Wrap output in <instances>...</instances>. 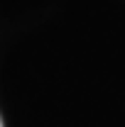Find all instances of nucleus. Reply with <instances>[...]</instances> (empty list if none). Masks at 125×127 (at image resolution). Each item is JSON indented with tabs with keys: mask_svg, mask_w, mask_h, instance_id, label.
Instances as JSON below:
<instances>
[{
	"mask_svg": "<svg viewBox=\"0 0 125 127\" xmlns=\"http://www.w3.org/2000/svg\"><path fill=\"white\" fill-rule=\"evenodd\" d=\"M0 127H2V120H0Z\"/></svg>",
	"mask_w": 125,
	"mask_h": 127,
	"instance_id": "f257e3e1",
	"label": "nucleus"
}]
</instances>
